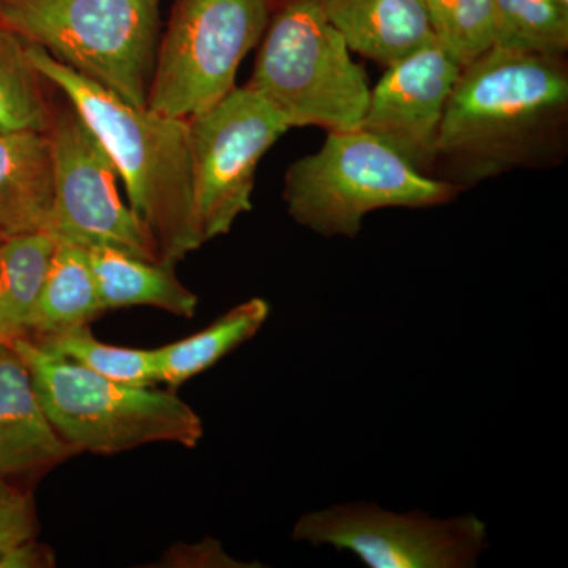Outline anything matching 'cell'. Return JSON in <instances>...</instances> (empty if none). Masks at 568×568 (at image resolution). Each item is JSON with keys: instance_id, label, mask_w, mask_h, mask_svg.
<instances>
[{"instance_id": "6da1fadb", "label": "cell", "mask_w": 568, "mask_h": 568, "mask_svg": "<svg viewBox=\"0 0 568 568\" xmlns=\"http://www.w3.org/2000/svg\"><path fill=\"white\" fill-rule=\"evenodd\" d=\"M28 54L102 141L160 260L175 264L204 245L194 212L186 119L123 102L36 44L28 43Z\"/></svg>"}, {"instance_id": "7a4b0ae2", "label": "cell", "mask_w": 568, "mask_h": 568, "mask_svg": "<svg viewBox=\"0 0 568 568\" xmlns=\"http://www.w3.org/2000/svg\"><path fill=\"white\" fill-rule=\"evenodd\" d=\"M568 74L562 55L493 47L463 67L448 97L437 160L469 179L528 163L562 125Z\"/></svg>"}, {"instance_id": "3957f363", "label": "cell", "mask_w": 568, "mask_h": 568, "mask_svg": "<svg viewBox=\"0 0 568 568\" xmlns=\"http://www.w3.org/2000/svg\"><path fill=\"white\" fill-rule=\"evenodd\" d=\"M11 345L51 425L74 452L112 455L153 443L193 448L204 435L200 416L174 392L106 379L29 336Z\"/></svg>"}, {"instance_id": "277c9868", "label": "cell", "mask_w": 568, "mask_h": 568, "mask_svg": "<svg viewBox=\"0 0 568 568\" xmlns=\"http://www.w3.org/2000/svg\"><path fill=\"white\" fill-rule=\"evenodd\" d=\"M250 88L290 129H361L369 92L365 70L351 58L321 0H280L265 29Z\"/></svg>"}, {"instance_id": "5b68a950", "label": "cell", "mask_w": 568, "mask_h": 568, "mask_svg": "<svg viewBox=\"0 0 568 568\" xmlns=\"http://www.w3.org/2000/svg\"><path fill=\"white\" fill-rule=\"evenodd\" d=\"M0 21L123 102L148 104L160 0H0Z\"/></svg>"}, {"instance_id": "8992f818", "label": "cell", "mask_w": 568, "mask_h": 568, "mask_svg": "<svg viewBox=\"0 0 568 568\" xmlns=\"http://www.w3.org/2000/svg\"><path fill=\"white\" fill-rule=\"evenodd\" d=\"M457 192L358 129L328 132L320 151L297 160L284 178L283 197L294 222L327 237L353 239L366 213L446 204Z\"/></svg>"}, {"instance_id": "52a82bcc", "label": "cell", "mask_w": 568, "mask_h": 568, "mask_svg": "<svg viewBox=\"0 0 568 568\" xmlns=\"http://www.w3.org/2000/svg\"><path fill=\"white\" fill-rule=\"evenodd\" d=\"M274 6L275 0H175L145 106L190 119L222 100L263 39Z\"/></svg>"}, {"instance_id": "ba28073f", "label": "cell", "mask_w": 568, "mask_h": 568, "mask_svg": "<svg viewBox=\"0 0 568 568\" xmlns=\"http://www.w3.org/2000/svg\"><path fill=\"white\" fill-rule=\"evenodd\" d=\"M186 122L194 212L205 244L230 233L252 209L257 164L290 126L250 85L234 88Z\"/></svg>"}, {"instance_id": "9c48e42d", "label": "cell", "mask_w": 568, "mask_h": 568, "mask_svg": "<svg viewBox=\"0 0 568 568\" xmlns=\"http://www.w3.org/2000/svg\"><path fill=\"white\" fill-rule=\"evenodd\" d=\"M48 136L54 162L48 234L85 250L114 248L162 261L151 235L119 194L121 175L110 153L69 100L54 108Z\"/></svg>"}, {"instance_id": "30bf717a", "label": "cell", "mask_w": 568, "mask_h": 568, "mask_svg": "<svg viewBox=\"0 0 568 568\" xmlns=\"http://www.w3.org/2000/svg\"><path fill=\"white\" fill-rule=\"evenodd\" d=\"M293 537L354 552L369 568L474 567L488 548L487 525L476 515L436 519L364 503L302 515Z\"/></svg>"}, {"instance_id": "8fae6325", "label": "cell", "mask_w": 568, "mask_h": 568, "mask_svg": "<svg viewBox=\"0 0 568 568\" xmlns=\"http://www.w3.org/2000/svg\"><path fill=\"white\" fill-rule=\"evenodd\" d=\"M459 73L462 65L437 40L392 63L369 92L361 130L428 173L437 162L440 123Z\"/></svg>"}, {"instance_id": "7c38bea8", "label": "cell", "mask_w": 568, "mask_h": 568, "mask_svg": "<svg viewBox=\"0 0 568 568\" xmlns=\"http://www.w3.org/2000/svg\"><path fill=\"white\" fill-rule=\"evenodd\" d=\"M73 452L44 413L28 365L0 342V478L55 465Z\"/></svg>"}, {"instance_id": "4fadbf2b", "label": "cell", "mask_w": 568, "mask_h": 568, "mask_svg": "<svg viewBox=\"0 0 568 568\" xmlns=\"http://www.w3.org/2000/svg\"><path fill=\"white\" fill-rule=\"evenodd\" d=\"M54 207V162L48 132H0V241L48 233Z\"/></svg>"}, {"instance_id": "5bb4252c", "label": "cell", "mask_w": 568, "mask_h": 568, "mask_svg": "<svg viewBox=\"0 0 568 568\" xmlns=\"http://www.w3.org/2000/svg\"><path fill=\"white\" fill-rule=\"evenodd\" d=\"M347 48L388 67L436 40L424 0H321Z\"/></svg>"}, {"instance_id": "9a60e30c", "label": "cell", "mask_w": 568, "mask_h": 568, "mask_svg": "<svg viewBox=\"0 0 568 568\" xmlns=\"http://www.w3.org/2000/svg\"><path fill=\"white\" fill-rule=\"evenodd\" d=\"M88 253L103 312L142 305L182 317L196 313V294L175 276V264L114 248H89Z\"/></svg>"}, {"instance_id": "2e32d148", "label": "cell", "mask_w": 568, "mask_h": 568, "mask_svg": "<svg viewBox=\"0 0 568 568\" xmlns=\"http://www.w3.org/2000/svg\"><path fill=\"white\" fill-rule=\"evenodd\" d=\"M55 246L58 242L48 233L0 241V342L31 335Z\"/></svg>"}, {"instance_id": "e0dca14e", "label": "cell", "mask_w": 568, "mask_h": 568, "mask_svg": "<svg viewBox=\"0 0 568 568\" xmlns=\"http://www.w3.org/2000/svg\"><path fill=\"white\" fill-rule=\"evenodd\" d=\"M268 313L271 306L264 298H250L213 321L204 331L181 342L156 347L159 384L175 388L201 375L224 355L253 338L267 321Z\"/></svg>"}, {"instance_id": "ac0fdd59", "label": "cell", "mask_w": 568, "mask_h": 568, "mask_svg": "<svg viewBox=\"0 0 568 568\" xmlns=\"http://www.w3.org/2000/svg\"><path fill=\"white\" fill-rule=\"evenodd\" d=\"M103 313L88 250L58 242L29 338L47 336L89 325Z\"/></svg>"}, {"instance_id": "d6986e66", "label": "cell", "mask_w": 568, "mask_h": 568, "mask_svg": "<svg viewBox=\"0 0 568 568\" xmlns=\"http://www.w3.org/2000/svg\"><path fill=\"white\" fill-rule=\"evenodd\" d=\"M47 84L29 58L28 43L0 21V132L50 130L54 110Z\"/></svg>"}, {"instance_id": "ffe728a7", "label": "cell", "mask_w": 568, "mask_h": 568, "mask_svg": "<svg viewBox=\"0 0 568 568\" xmlns=\"http://www.w3.org/2000/svg\"><path fill=\"white\" fill-rule=\"evenodd\" d=\"M495 47L564 55L568 48V3L564 0H493Z\"/></svg>"}, {"instance_id": "44dd1931", "label": "cell", "mask_w": 568, "mask_h": 568, "mask_svg": "<svg viewBox=\"0 0 568 568\" xmlns=\"http://www.w3.org/2000/svg\"><path fill=\"white\" fill-rule=\"evenodd\" d=\"M52 353L81 365L95 375L126 384L153 387L159 384L155 349H132L108 345L92 335L89 325L69 328L47 338H32Z\"/></svg>"}, {"instance_id": "7402d4cb", "label": "cell", "mask_w": 568, "mask_h": 568, "mask_svg": "<svg viewBox=\"0 0 568 568\" xmlns=\"http://www.w3.org/2000/svg\"><path fill=\"white\" fill-rule=\"evenodd\" d=\"M437 43L463 67L495 47L493 0H424Z\"/></svg>"}, {"instance_id": "603a6c76", "label": "cell", "mask_w": 568, "mask_h": 568, "mask_svg": "<svg viewBox=\"0 0 568 568\" xmlns=\"http://www.w3.org/2000/svg\"><path fill=\"white\" fill-rule=\"evenodd\" d=\"M54 564L51 549L37 541L31 496L7 488L0 495V568H47Z\"/></svg>"}, {"instance_id": "cb8c5ba5", "label": "cell", "mask_w": 568, "mask_h": 568, "mask_svg": "<svg viewBox=\"0 0 568 568\" xmlns=\"http://www.w3.org/2000/svg\"><path fill=\"white\" fill-rule=\"evenodd\" d=\"M166 560L168 566L175 567H245V564H235V560L223 551L219 541L209 538L193 547L171 549Z\"/></svg>"}, {"instance_id": "d4e9b609", "label": "cell", "mask_w": 568, "mask_h": 568, "mask_svg": "<svg viewBox=\"0 0 568 568\" xmlns=\"http://www.w3.org/2000/svg\"><path fill=\"white\" fill-rule=\"evenodd\" d=\"M7 488L9 487H7L6 481H3L2 478H0V495H2V493L6 491Z\"/></svg>"}, {"instance_id": "484cf974", "label": "cell", "mask_w": 568, "mask_h": 568, "mask_svg": "<svg viewBox=\"0 0 568 568\" xmlns=\"http://www.w3.org/2000/svg\"><path fill=\"white\" fill-rule=\"evenodd\" d=\"M564 2L568 3V0H564Z\"/></svg>"}]
</instances>
